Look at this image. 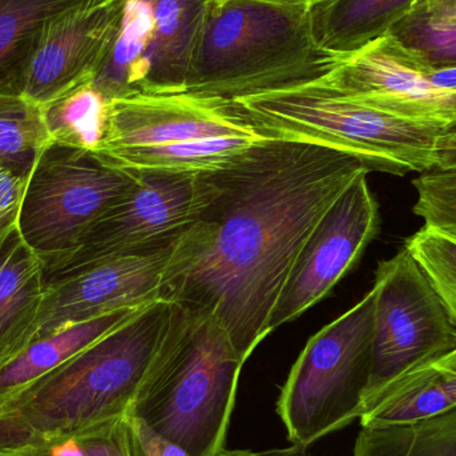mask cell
I'll use <instances>...</instances> for the list:
<instances>
[{
	"label": "cell",
	"instance_id": "1",
	"mask_svg": "<svg viewBox=\"0 0 456 456\" xmlns=\"http://www.w3.org/2000/svg\"><path fill=\"white\" fill-rule=\"evenodd\" d=\"M363 171L330 147L256 142L214 173L218 191L174 243L162 300L213 316L247 362L311 231Z\"/></svg>",
	"mask_w": 456,
	"mask_h": 456
},
{
	"label": "cell",
	"instance_id": "2",
	"mask_svg": "<svg viewBox=\"0 0 456 456\" xmlns=\"http://www.w3.org/2000/svg\"><path fill=\"white\" fill-rule=\"evenodd\" d=\"M173 303L158 300L0 403V450L130 415L159 350Z\"/></svg>",
	"mask_w": 456,
	"mask_h": 456
},
{
	"label": "cell",
	"instance_id": "3",
	"mask_svg": "<svg viewBox=\"0 0 456 456\" xmlns=\"http://www.w3.org/2000/svg\"><path fill=\"white\" fill-rule=\"evenodd\" d=\"M308 5L213 0L186 91L238 101L324 79L339 63L314 37Z\"/></svg>",
	"mask_w": 456,
	"mask_h": 456
},
{
	"label": "cell",
	"instance_id": "4",
	"mask_svg": "<svg viewBox=\"0 0 456 456\" xmlns=\"http://www.w3.org/2000/svg\"><path fill=\"white\" fill-rule=\"evenodd\" d=\"M159 350L128 417L192 456L226 450L243 356L206 314L174 305Z\"/></svg>",
	"mask_w": 456,
	"mask_h": 456
},
{
	"label": "cell",
	"instance_id": "5",
	"mask_svg": "<svg viewBox=\"0 0 456 456\" xmlns=\"http://www.w3.org/2000/svg\"><path fill=\"white\" fill-rule=\"evenodd\" d=\"M236 102L265 135L338 150L370 171L402 176L456 167V130L372 109L321 82Z\"/></svg>",
	"mask_w": 456,
	"mask_h": 456
},
{
	"label": "cell",
	"instance_id": "6",
	"mask_svg": "<svg viewBox=\"0 0 456 456\" xmlns=\"http://www.w3.org/2000/svg\"><path fill=\"white\" fill-rule=\"evenodd\" d=\"M374 287L300 351L276 402L295 446L308 447L363 414L372 366Z\"/></svg>",
	"mask_w": 456,
	"mask_h": 456
},
{
	"label": "cell",
	"instance_id": "7",
	"mask_svg": "<svg viewBox=\"0 0 456 456\" xmlns=\"http://www.w3.org/2000/svg\"><path fill=\"white\" fill-rule=\"evenodd\" d=\"M135 186L94 152L51 142L37 158L19 216V232L48 265L66 256L88 230Z\"/></svg>",
	"mask_w": 456,
	"mask_h": 456
},
{
	"label": "cell",
	"instance_id": "8",
	"mask_svg": "<svg viewBox=\"0 0 456 456\" xmlns=\"http://www.w3.org/2000/svg\"><path fill=\"white\" fill-rule=\"evenodd\" d=\"M213 0H123L119 27L93 85L107 99L186 91Z\"/></svg>",
	"mask_w": 456,
	"mask_h": 456
},
{
	"label": "cell",
	"instance_id": "9",
	"mask_svg": "<svg viewBox=\"0 0 456 456\" xmlns=\"http://www.w3.org/2000/svg\"><path fill=\"white\" fill-rule=\"evenodd\" d=\"M372 287L377 292L374 345L363 414L394 380L456 350L454 321L406 247L379 263Z\"/></svg>",
	"mask_w": 456,
	"mask_h": 456
},
{
	"label": "cell",
	"instance_id": "10",
	"mask_svg": "<svg viewBox=\"0 0 456 456\" xmlns=\"http://www.w3.org/2000/svg\"><path fill=\"white\" fill-rule=\"evenodd\" d=\"M133 173V190L86 232L71 252L45 265V284L99 260L174 243L218 191L214 173Z\"/></svg>",
	"mask_w": 456,
	"mask_h": 456
},
{
	"label": "cell",
	"instance_id": "11",
	"mask_svg": "<svg viewBox=\"0 0 456 456\" xmlns=\"http://www.w3.org/2000/svg\"><path fill=\"white\" fill-rule=\"evenodd\" d=\"M367 175L359 174L311 231L271 313L270 334L323 300L379 232V206Z\"/></svg>",
	"mask_w": 456,
	"mask_h": 456
},
{
	"label": "cell",
	"instance_id": "12",
	"mask_svg": "<svg viewBox=\"0 0 456 456\" xmlns=\"http://www.w3.org/2000/svg\"><path fill=\"white\" fill-rule=\"evenodd\" d=\"M174 243L99 260L45 284L32 340L88 319L162 300Z\"/></svg>",
	"mask_w": 456,
	"mask_h": 456
},
{
	"label": "cell",
	"instance_id": "13",
	"mask_svg": "<svg viewBox=\"0 0 456 456\" xmlns=\"http://www.w3.org/2000/svg\"><path fill=\"white\" fill-rule=\"evenodd\" d=\"M213 136L273 139L252 123L236 101L189 91L138 94L109 101L103 136L94 152Z\"/></svg>",
	"mask_w": 456,
	"mask_h": 456
},
{
	"label": "cell",
	"instance_id": "14",
	"mask_svg": "<svg viewBox=\"0 0 456 456\" xmlns=\"http://www.w3.org/2000/svg\"><path fill=\"white\" fill-rule=\"evenodd\" d=\"M319 82L387 114L456 130V91L433 85L386 35L340 56L339 63Z\"/></svg>",
	"mask_w": 456,
	"mask_h": 456
},
{
	"label": "cell",
	"instance_id": "15",
	"mask_svg": "<svg viewBox=\"0 0 456 456\" xmlns=\"http://www.w3.org/2000/svg\"><path fill=\"white\" fill-rule=\"evenodd\" d=\"M123 0H102L53 20L29 61L21 96L45 106L93 83L111 47Z\"/></svg>",
	"mask_w": 456,
	"mask_h": 456
},
{
	"label": "cell",
	"instance_id": "16",
	"mask_svg": "<svg viewBox=\"0 0 456 456\" xmlns=\"http://www.w3.org/2000/svg\"><path fill=\"white\" fill-rule=\"evenodd\" d=\"M45 295V265L18 228L0 241V363L31 342Z\"/></svg>",
	"mask_w": 456,
	"mask_h": 456
},
{
	"label": "cell",
	"instance_id": "17",
	"mask_svg": "<svg viewBox=\"0 0 456 456\" xmlns=\"http://www.w3.org/2000/svg\"><path fill=\"white\" fill-rule=\"evenodd\" d=\"M456 410V350L394 380L359 418L362 428L411 425Z\"/></svg>",
	"mask_w": 456,
	"mask_h": 456
},
{
	"label": "cell",
	"instance_id": "18",
	"mask_svg": "<svg viewBox=\"0 0 456 456\" xmlns=\"http://www.w3.org/2000/svg\"><path fill=\"white\" fill-rule=\"evenodd\" d=\"M144 307L146 305L115 311L32 340L18 354L0 363V403L98 342Z\"/></svg>",
	"mask_w": 456,
	"mask_h": 456
},
{
	"label": "cell",
	"instance_id": "19",
	"mask_svg": "<svg viewBox=\"0 0 456 456\" xmlns=\"http://www.w3.org/2000/svg\"><path fill=\"white\" fill-rule=\"evenodd\" d=\"M102 0H0V96L23 93L29 61L56 19Z\"/></svg>",
	"mask_w": 456,
	"mask_h": 456
},
{
	"label": "cell",
	"instance_id": "20",
	"mask_svg": "<svg viewBox=\"0 0 456 456\" xmlns=\"http://www.w3.org/2000/svg\"><path fill=\"white\" fill-rule=\"evenodd\" d=\"M251 136H213L157 146L122 147L94 152L112 167L127 171H165L175 174H213L232 165L256 142Z\"/></svg>",
	"mask_w": 456,
	"mask_h": 456
},
{
	"label": "cell",
	"instance_id": "21",
	"mask_svg": "<svg viewBox=\"0 0 456 456\" xmlns=\"http://www.w3.org/2000/svg\"><path fill=\"white\" fill-rule=\"evenodd\" d=\"M415 0H319L311 5L314 37L322 48L347 55L387 34Z\"/></svg>",
	"mask_w": 456,
	"mask_h": 456
},
{
	"label": "cell",
	"instance_id": "22",
	"mask_svg": "<svg viewBox=\"0 0 456 456\" xmlns=\"http://www.w3.org/2000/svg\"><path fill=\"white\" fill-rule=\"evenodd\" d=\"M386 37L422 71L456 66V0H415Z\"/></svg>",
	"mask_w": 456,
	"mask_h": 456
},
{
	"label": "cell",
	"instance_id": "23",
	"mask_svg": "<svg viewBox=\"0 0 456 456\" xmlns=\"http://www.w3.org/2000/svg\"><path fill=\"white\" fill-rule=\"evenodd\" d=\"M353 456H456V410L411 425L362 428Z\"/></svg>",
	"mask_w": 456,
	"mask_h": 456
},
{
	"label": "cell",
	"instance_id": "24",
	"mask_svg": "<svg viewBox=\"0 0 456 456\" xmlns=\"http://www.w3.org/2000/svg\"><path fill=\"white\" fill-rule=\"evenodd\" d=\"M107 106L95 86L86 83L42 109L53 142L94 152L103 136Z\"/></svg>",
	"mask_w": 456,
	"mask_h": 456
},
{
	"label": "cell",
	"instance_id": "25",
	"mask_svg": "<svg viewBox=\"0 0 456 456\" xmlns=\"http://www.w3.org/2000/svg\"><path fill=\"white\" fill-rule=\"evenodd\" d=\"M51 142L42 106L21 95L0 96V167L31 175Z\"/></svg>",
	"mask_w": 456,
	"mask_h": 456
},
{
	"label": "cell",
	"instance_id": "26",
	"mask_svg": "<svg viewBox=\"0 0 456 456\" xmlns=\"http://www.w3.org/2000/svg\"><path fill=\"white\" fill-rule=\"evenodd\" d=\"M0 456H138V452L126 417L77 433L0 450Z\"/></svg>",
	"mask_w": 456,
	"mask_h": 456
},
{
	"label": "cell",
	"instance_id": "27",
	"mask_svg": "<svg viewBox=\"0 0 456 456\" xmlns=\"http://www.w3.org/2000/svg\"><path fill=\"white\" fill-rule=\"evenodd\" d=\"M404 247L428 273L456 326V228L425 224Z\"/></svg>",
	"mask_w": 456,
	"mask_h": 456
},
{
	"label": "cell",
	"instance_id": "28",
	"mask_svg": "<svg viewBox=\"0 0 456 456\" xmlns=\"http://www.w3.org/2000/svg\"><path fill=\"white\" fill-rule=\"evenodd\" d=\"M412 184L418 195L414 213L426 224L456 228V170L428 171Z\"/></svg>",
	"mask_w": 456,
	"mask_h": 456
},
{
	"label": "cell",
	"instance_id": "29",
	"mask_svg": "<svg viewBox=\"0 0 456 456\" xmlns=\"http://www.w3.org/2000/svg\"><path fill=\"white\" fill-rule=\"evenodd\" d=\"M29 175L0 167V241L18 230Z\"/></svg>",
	"mask_w": 456,
	"mask_h": 456
},
{
	"label": "cell",
	"instance_id": "30",
	"mask_svg": "<svg viewBox=\"0 0 456 456\" xmlns=\"http://www.w3.org/2000/svg\"><path fill=\"white\" fill-rule=\"evenodd\" d=\"M138 456H192L181 444L160 436L143 420L128 417Z\"/></svg>",
	"mask_w": 456,
	"mask_h": 456
},
{
	"label": "cell",
	"instance_id": "31",
	"mask_svg": "<svg viewBox=\"0 0 456 456\" xmlns=\"http://www.w3.org/2000/svg\"><path fill=\"white\" fill-rule=\"evenodd\" d=\"M425 74L436 87L456 91V66L431 69V71H425Z\"/></svg>",
	"mask_w": 456,
	"mask_h": 456
},
{
	"label": "cell",
	"instance_id": "32",
	"mask_svg": "<svg viewBox=\"0 0 456 456\" xmlns=\"http://www.w3.org/2000/svg\"><path fill=\"white\" fill-rule=\"evenodd\" d=\"M262 456H314L311 454L308 447L295 446L283 447V449L267 450V452H260Z\"/></svg>",
	"mask_w": 456,
	"mask_h": 456
},
{
	"label": "cell",
	"instance_id": "33",
	"mask_svg": "<svg viewBox=\"0 0 456 456\" xmlns=\"http://www.w3.org/2000/svg\"><path fill=\"white\" fill-rule=\"evenodd\" d=\"M255 2L271 3V4L279 5H308V7H311L319 0H255Z\"/></svg>",
	"mask_w": 456,
	"mask_h": 456
},
{
	"label": "cell",
	"instance_id": "34",
	"mask_svg": "<svg viewBox=\"0 0 456 456\" xmlns=\"http://www.w3.org/2000/svg\"><path fill=\"white\" fill-rule=\"evenodd\" d=\"M216 456H262L260 452H249V450H224Z\"/></svg>",
	"mask_w": 456,
	"mask_h": 456
},
{
	"label": "cell",
	"instance_id": "35",
	"mask_svg": "<svg viewBox=\"0 0 456 456\" xmlns=\"http://www.w3.org/2000/svg\"><path fill=\"white\" fill-rule=\"evenodd\" d=\"M452 170H456V167H455V168H452ZM442 171H444V170H442Z\"/></svg>",
	"mask_w": 456,
	"mask_h": 456
}]
</instances>
